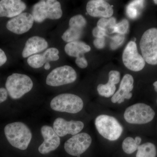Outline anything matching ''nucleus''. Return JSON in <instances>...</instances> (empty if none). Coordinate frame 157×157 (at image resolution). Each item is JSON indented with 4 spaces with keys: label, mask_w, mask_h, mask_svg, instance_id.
<instances>
[{
    "label": "nucleus",
    "mask_w": 157,
    "mask_h": 157,
    "mask_svg": "<svg viewBox=\"0 0 157 157\" xmlns=\"http://www.w3.org/2000/svg\"><path fill=\"white\" fill-rule=\"evenodd\" d=\"M4 132L12 146L21 150L28 148L32 140V134L25 124L21 122L8 124L5 127Z\"/></svg>",
    "instance_id": "nucleus-1"
},
{
    "label": "nucleus",
    "mask_w": 157,
    "mask_h": 157,
    "mask_svg": "<svg viewBox=\"0 0 157 157\" xmlns=\"http://www.w3.org/2000/svg\"><path fill=\"white\" fill-rule=\"evenodd\" d=\"M34 21L42 23L45 19H59L63 15L60 3L56 0H42L36 3L32 10Z\"/></svg>",
    "instance_id": "nucleus-2"
},
{
    "label": "nucleus",
    "mask_w": 157,
    "mask_h": 157,
    "mask_svg": "<svg viewBox=\"0 0 157 157\" xmlns=\"http://www.w3.org/2000/svg\"><path fill=\"white\" fill-rule=\"evenodd\" d=\"M95 125L98 132L104 138L114 141L122 134L123 127L117 120L110 116L102 114L97 117Z\"/></svg>",
    "instance_id": "nucleus-3"
},
{
    "label": "nucleus",
    "mask_w": 157,
    "mask_h": 157,
    "mask_svg": "<svg viewBox=\"0 0 157 157\" xmlns=\"http://www.w3.org/2000/svg\"><path fill=\"white\" fill-rule=\"evenodd\" d=\"M33 86L31 78L25 74L13 73L7 78L6 89L9 95L13 99L21 98L30 91Z\"/></svg>",
    "instance_id": "nucleus-4"
},
{
    "label": "nucleus",
    "mask_w": 157,
    "mask_h": 157,
    "mask_svg": "<svg viewBox=\"0 0 157 157\" xmlns=\"http://www.w3.org/2000/svg\"><path fill=\"white\" fill-rule=\"evenodd\" d=\"M50 107L55 111L76 113L83 108V102L80 97L76 95L60 94L52 99Z\"/></svg>",
    "instance_id": "nucleus-5"
},
{
    "label": "nucleus",
    "mask_w": 157,
    "mask_h": 157,
    "mask_svg": "<svg viewBox=\"0 0 157 157\" xmlns=\"http://www.w3.org/2000/svg\"><path fill=\"white\" fill-rule=\"evenodd\" d=\"M155 112L150 106L143 103L132 105L125 110L124 119L128 123L143 124L151 121L155 117Z\"/></svg>",
    "instance_id": "nucleus-6"
},
{
    "label": "nucleus",
    "mask_w": 157,
    "mask_h": 157,
    "mask_svg": "<svg viewBox=\"0 0 157 157\" xmlns=\"http://www.w3.org/2000/svg\"><path fill=\"white\" fill-rule=\"evenodd\" d=\"M140 50L144 61L149 64L157 65V29L145 31L140 39Z\"/></svg>",
    "instance_id": "nucleus-7"
},
{
    "label": "nucleus",
    "mask_w": 157,
    "mask_h": 157,
    "mask_svg": "<svg viewBox=\"0 0 157 157\" xmlns=\"http://www.w3.org/2000/svg\"><path fill=\"white\" fill-rule=\"evenodd\" d=\"M77 78L76 71L69 66H62L54 69L48 74L46 84L52 86H59L73 83Z\"/></svg>",
    "instance_id": "nucleus-8"
},
{
    "label": "nucleus",
    "mask_w": 157,
    "mask_h": 157,
    "mask_svg": "<svg viewBox=\"0 0 157 157\" xmlns=\"http://www.w3.org/2000/svg\"><path fill=\"white\" fill-rule=\"evenodd\" d=\"M122 60L124 66L134 72L143 70L145 65V61L138 53L137 45L134 41H130L127 44L123 53Z\"/></svg>",
    "instance_id": "nucleus-9"
},
{
    "label": "nucleus",
    "mask_w": 157,
    "mask_h": 157,
    "mask_svg": "<svg viewBox=\"0 0 157 157\" xmlns=\"http://www.w3.org/2000/svg\"><path fill=\"white\" fill-rule=\"evenodd\" d=\"M92 143L91 137L86 133L73 135L65 143L64 149L68 154L77 157L85 152Z\"/></svg>",
    "instance_id": "nucleus-10"
},
{
    "label": "nucleus",
    "mask_w": 157,
    "mask_h": 157,
    "mask_svg": "<svg viewBox=\"0 0 157 157\" xmlns=\"http://www.w3.org/2000/svg\"><path fill=\"white\" fill-rule=\"evenodd\" d=\"M34 22L32 14L24 12L9 20L6 28L14 34L21 35L28 32L33 25Z\"/></svg>",
    "instance_id": "nucleus-11"
},
{
    "label": "nucleus",
    "mask_w": 157,
    "mask_h": 157,
    "mask_svg": "<svg viewBox=\"0 0 157 157\" xmlns=\"http://www.w3.org/2000/svg\"><path fill=\"white\" fill-rule=\"evenodd\" d=\"M84 126V124L80 121H67L59 117L54 122L53 128L59 137H63L67 135H77Z\"/></svg>",
    "instance_id": "nucleus-12"
},
{
    "label": "nucleus",
    "mask_w": 157,
    "mask_h": 157,
    "mask_svg": "<svg viewBox=\"0 0 157 157\" xmlns=\"http://www.w3.org/2000/svg\"><path fill=\"white\" fill-rule=\"evenodd\" d=\"M41 132L44 140L38 148L39 152L43 155L47 154L56 150L59 146L60 139L53 128L44 125L41 128Z\"/></svg>",
    "instance_id": "nucleus-13"
},
{
    "label": "nucleus",
    "mask_w": 157,
    "mask_h": 157,
    "mask_svg": "<svg viewBox=\"0 0 157 157\" xmlns=\"http://www.w3.org/2000/svg\"><path fill=\"white\" fill-rule=\"evenodd\" d=\"M86 11L90 16L93 17L109 18L113 14L112 6L103 0H91L86 5Z\"/></svg>",
    "instance_id": "nucleus-14"
},
{
    "label": "nucleus",
    "mask_w": 157,
    "mask_h": 157,
    "mask_svg": "<svg viewBox=\"0 0 157 157\" xmlns=\"http://www.w3.org/2000/svg\"><path fill=\"white\" fill-rule=\"evenodd\" d=\"M134 78L130 74H126L123 77L120 85L119 88L111 98L113 103L121 104L125 99H131L132 94L131 92L134 88Z\"/></svg>",
    "instance_id": "nucleus-15"
},
{
    "label": "nucleus",
    "mask_w": 157,
    "mask_h": 157,
    "mask_svg": "<svg viewBox=\"0 0 157 157\" xmlns=\"http://www.w3.org/2000/svg\"><path fill=\"white\" fill-rule=\"evenodd\" d=\"M26 8L21 0L0 1V17H14L22 13Z\"/></svg>",
    "instance_id": "nucleus-16"
},
{
    "label": "nucleus",
    "mask_w": 157,
    "mask_h": 157,
    "mask_svg": "<svg viewBox=\"0 0 157 157\" xmlns=\"http://www.w3.org/2000/svg\"><path fill=\"white\" fill-rule=\"evenodd\" d=\"M59 50L56 48H48L44 53L29 57L27 60L28 63L32 67L38 69L42 67L46 63L58 60L59 58Z\"/></svg>",
    "instance_id": "nucleus-17"
},
{
    "label": "nucleus",
    "mask_w": 157,
    "mask_h": 157,
    "mask_svg": "<svg viewBox=\"0 0 157 157\" xmlns=\"http://www.w3.org/2000/svg\"><path fill=\"white\" fill-rule=\"evenodd\" d=\"M48 46V42L42 37L33 36L29 38L26 42L23 50V58H27L45 50Z\"/></svg>",
    "instance_id": "nucleus-18"
},
{
    "label": "nucleus",
    "mask_w": 157,
    "mask_h": 157,
    "mask_svg": "<svg viewBox=\"0 0 157 157\" xmlns=\"http://www.w3.org/2000/svg\"><path fill=\"white\" fill-rule=\"evenodd\" d=\"M90 47L85 42L80 41H76L68 43L65 47L66 53L70 56L76 58L84 57L85 53L89 52Z\"/></svg>",
    "instance_id": "nucleus-19"
},
{
    "label": "nucleus",
    "mask_w": 157,
    "mask_h": 157,
    "mask_svg": "<svg viewBox=\"0 0 157 157\" xmlns=\"http://www.w3.org/2000/svg\"><path fill=\"white\" fill-rule=\"evenodd\" d=\"M83 29L74 26H70L63 34L62 39L68 43L78 41L82 36Z\"/></svg>",
    "instance_id": "nucleus-20"
},
{
    "label": "nucleus",
    "mask_w": 157,
    "mask_h": 157,
    "mask_svg": "<svg viewBox=\"0 0 157 157\" xmlns=\"http://www.w3.org/2000/svg\"><path fill=\"white\" fill-rule=\"evenodd\" d=\"M136 157H156V148L153 144L147 142L137 147Z\"/></svg>",
    "instance_id": "nucleus-21"
},
{
    "label": "nucleus",
    "mask_w": 157,
    "mask_h": 157,
    "mask_svg": "<svg viewBox=\"0 0 157 157\" xmlns=\"http://www.w3.org/2000/svg\"><path fill=\"white\" fill-rule=\"evenodd\" d=\"M116 89V87L115 85L108 81L106 84L98 85L97 90L100 95L108 98L112 97L114 95Z\"/></svg>",
    "instance_id": "nucleus-22"
},
{
    "label": "nucleus",
    "mask_w": 157,
    "mask_h": 157,
    "mask_svg": "<svg viewBox=\"0 0 157 157\" xmlns=\"http://www.w3.org/2000/svg\"><path fill=\"white\" fill-rule=\"evenodd\" d=\"M139 145L136 143L135 139L132 137H127L123 140L122 147L124 151L128 154H131L137 149Z\"/></svg>",
    "instance_id": "nucleus-23"
},
{
    "label": "nucleus",
    "mask_w": 157,
    "mask_h": 157,
    "mask_svg": "<svg viewBox=\"0 0 157 157\" xmlns=\"http://www.w3.org/2000/svg\"><path fill=\"white\" fill-rule=\"evenodd\" d=\"M143 1H134L129 4L127 6V14L130 18L134 19L136 18L138 14L137 8L143 7Z\"/></svg>",
    "instance_id": "nucleus-24"
},
{
    "label": "nucleus",
    "mask_w": 157,
    "mask_h": 157,
    "mask_svg": "<svg viewBox=\"0 0 157 157\" xmlns=\"http://www.w3.org/2000/svg\"><path fill=\"white\" fill-rule=\"evenodd\" d=\"M129 27V23L128 20H122L116 24L113 29V33L124 35L128 33Z\"/></svg>",
    "instance_id": "nucleus-25"
},
{
    "label": "nucleus",
    "mask_w": 157,
    "mask_h": 157,
    "mask_svg": "<svg viewBox=\"0 0 157 157\" xmlns=\"http://www.w3.org/2000/svg\"><path fill=\"white\" fill-rule=\"evenodd\" d=\"M86 21L82 15H76L71 17L69 21V26H74L83 29L86 25Z\"/></svg>",
    "instance_id": "nucleus-26"
},
{
    "label": "nucleus",
    "mask_w": 157,
    "mask_h": 157,
    "mask_svg": "<svg viewBox=\"0 0 157 157\" xmlns=\"http://www.w3.org/2000/svg\"><path fill=\"white\" fill-rule=\"evenodd\" d=\"M124 35L117 34L111 37V42H110V48L113 50H115L123 44L124 41Z\"/></svg>",
    "instance_id": "nucleus-27"
},
{
    "label": "nucleus",
    "mask_w": 157,
    "mask_h": 157,
    "mask_svg": "<svg viewBox=\"0 0 157 157\" xmlns=\"http://www.w3.org/2000/svg\"><path fill=\"white\" fill-rule=\"evenodd\" d=\"M108 77H109L108 81L115 85V84L118 83L120 81V73L118 71H115V70L110 71L109 72Z\"/></svg>",
    "instance_id": "nucleus-28"
},
{
    "label": "nucleus",
    "mask_w": 157,
    "mask_h": 157,
    "mask_svg": "<svg viewBox=\"0 0 157 157\" xmlns=\"http://www.w3.org/2000/svg\"><path fill=\"white\" fill-rule=\"evenodd\" d=\"M97 26L100 28L105 30L107 32H109V18H101L98 21L97 23Z\"/></svg>",
    "instance_id": "nucleus-29"
},
{
    "label": "nucleus",
    "mask_w": 157,
    "mask_h": 157,
    "mask_svg": "<svg viewBox=\"0 0 157 157\" xmlns=\"http://www.w3.org/2000/svg\"><path fill=\"white\" fill-rule=\"evenodd\" d=\"M107 32L105 30L100 28L97 26L93 29L92 34L94 37L96 38H101L106 36Z\"/></svg>",
    "instance_id": "nucleus-30"
},
{
    "label": "nucleus",
    "mask_w": 157,
    "mask_h": 157,
    "mask_svg": "<svg viewBox=\"0 0 157 157\" xmlns=\"http://www.w3.org/2000/svg\"><path fill=\"white\" fill-rule=\"evenodd\" d=\"M94 45L96 48L102 49L105 47V39L104 37L101 38H96L94 41Z\"/></svg>",
    "instance_id": "nucleus-31"
},
{
    "label": "nucleus",
    "mask_w": 157,
    "mask_h": 157,
    "mask_svg": "<svg viewBox=\"0 0 157 157\" xmlns=\"http://www.w3.org/2000/svg\"><path fill=\"white\" fill-rule=\"evenodd\" d=\"M76 63L78 67L84 69L87 67L88 66V62L85 57L76 58Z\"/></svg>",
    "instance_id": "nucleus-32"
},
{
    "label": "nucleus",
    "mask_w": 157,
    "mask_h": 157,
    "mask_svg": "<svg viewBox=\"0 0 157 157\" xmlns=\"http://www.w3.org/2000/svg\"><path fill=\"white\" fill-rule=\"evenodd\" d=\"M8 94V92L6 89L0 88V104L7 100Z\"/></svg>",
    "instance_id": "nucleus-33"
},
{
    "label": "nucleus",
    "mask_w": 157,
    "mask_h": 157,
    "mask_svg": "<svg viewBox=\"0 0 157 157\" xmlns=\"http://www.w3.org/2000/svg\"><path fill=\"white\" fill-rule=\"evenodd\" d=\"M7 60V58L4 51L0 48V67L6 63Z\"/></svg>",
    "instance_id": "nucleus-34"
},
{
    "label": "nucleus",
    "mask_w": 157,
    "mask_h": 157,
    "mask_svg": "<svg viewBox=\"0 0 157 157\" xmlns=\"http://www.w3.org/2000/svg\"><path fill=\"white\" fill-rule=\"evenodd\" d=\"M135 141H136V143L139 146L141 142V137H139V136H137V137H135Z\"/></svg>",
    "instance_id": "nucleus-35"
},
{
    "label": "nucleus",
    "mask_w": 157,
    "mask_h": 157,
    "mask_svg": "<svg viewBox=\"0 0 157 157\" xmlns=\"http://www.w3.org/2000/svg\"><path fill=\"white\" fill-rule=\"evenodd\" d=\"M44 67H45V70H48L50 68V65L48 63H46L45 64Z\"/></svg>",
    "instance_id": "nucleus-36"
},
{
    "label": "nucleus",
    "mask_w": 157,
    "mask_h": 157,
    "mask_svg": "<svg viewBox=\"0 0 157 157\" xmlns=\"http://www.w3.org/2000/svg\"><path fill=\"white\" fill-rule=\"evenodd\" d=\"M153 86H154L155 90L157 93V81L154 82Z\"/></svg>",
    "instance_id": "nucleus-37"
},
{
    "label": "nucleus",
    "mask_w": 157,
    "mask_h": 157,
    "mask_svg": "<svg viewBox=\"0 0 157 157\" xmlns=\"http://www.w3.org/2000/svg\"><path fill=\"white\" fill-rule=\"evenodd\" d=\"M154 2L155 4L157 5V0H155V1H154Z\"/></svg>",
    "instance_id": "nucleus-38"
},
{
    "label": "nucleus",
    "mask_w": 157,
    "mask_h": 157,
    "mask_svg": "<svg viewBox=\"0 0 157 157\" xmlns=\"http://www.w3.org/2000/svg\"></svg>",
    "instance_id": "nucleus-39"
}]
</instances>
